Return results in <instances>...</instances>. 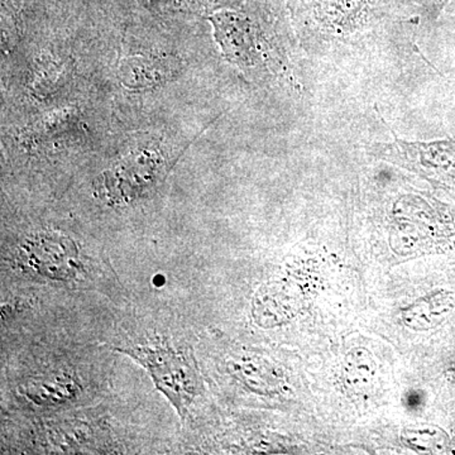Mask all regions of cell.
I'll use <instances>...</instances> for the list:
<instances>
[{"instance_id": "obj_5", "label": "cell", "mask_w": 455, "mask_h": 455, "mask_svg": "<svg viewBox=\"0 0 455 455\" xmlns=\"http://www.w3.org/2000/svg\"><path fill=\"white\" fill-rule=\"evenodd\" d=\"M215 36L230 61L248 62L252 56L253 33L248 18L235 12H223L211 17Z\"/></svg>"}, {"instance_id": "obj_2", "label": "cell", "mask_w": 455, "mask_h": 455, "mask_svg": "<svg viewBox=\"0 0 455 455\" xmlns=\"http://www.w3.org/2000/svg\"><path fill=\"white\" fill-rule=\"evenodd\" d=\"M16 266L46 283L76 284L89 276L90 259L70 235L59 230L28 233L17 245Z\"/></svg>"}, {"instance_id": "obj_6", "label": "cell", "mask_w": 455, "mask_h": 455, "mask_svg": "<svg viewBox=\"0 0 455 455\" xmlns=\"http://www.w3.org/2000/svg\"><path fill=\"white\" fill-rule=\"evenodd\" d=\"M409 2L420 9L430 20H436L451 0H409Z\"/></svg>"}, {"instance_id": "obj_1", "label": "cell", "mask_w": 455, "mask_h": 455, "mask_svg": "<svg viewBox=\"0 0 455 455\" xmlns=\"http://www.w3.org/2000/svg\"><path fill=\"white\" fill-rule=\"evenodd\" d=\"M133 359L151 377L182 420L190 414L202 392V379L193 349L167 339L128 343L114 348Z\"/></svg>"}, {"instance_id": "obj_3", "label": "cell", "mask_w": 455, "mask_h": 455, "mask_svg": "<svg viewBox=\"0 0 455 455\" xmlns=\"http://www.w3.org/2000/svg\"><path fill=\"white\" fill-rule=\"evenodd\" d=\"M20 394L38 409H64L80 400L83 386L74 374L53 371L27 379L20 386Z\"/></svg>"}, {"instance_id": "obj_4", "label": "cell", "mask_w": 455, "mask_h": 455, "mask_svg": "<svg viewBox=\"0 0 455 455\" xmlns=\"http://www.w3.org/2000/svg\"><path fill=\"white\" fill-rule=\"evenodd\" d=\"M394 139L388 145L379 146L386 160L455 172V137L434 142H407L396 136Z\"/></svg>"}]
</instances>
